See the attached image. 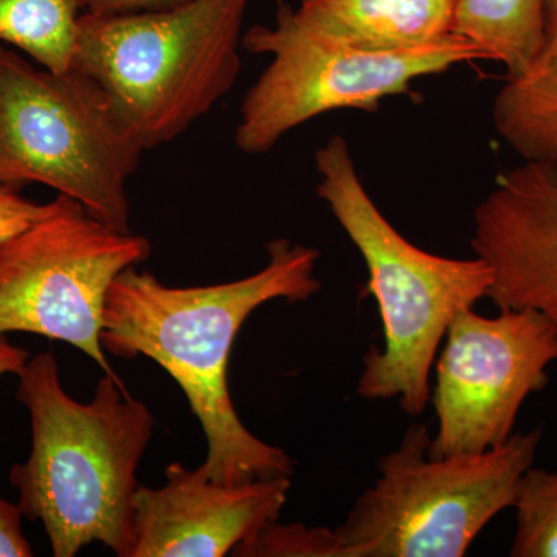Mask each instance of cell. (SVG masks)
I'll return each instance as SVG.
<instances>
[{
    "label": "cell",
    "instance_id": "cell-3",
    "mask_svg": "<svg viewBox=\"0 0 557 557\" xmlns=\"http://www.w3.org/2000/svg\"><path fill=\"white\" fill-rule=\"evenodd\" d=\"M314 164L318 196L364 259L383 322V348L366 355L357 394L369 401L397 398L408 416H420L450 322L487 298L493 273L478 256L445 258L406 239L369 196L343 135L317 150Z\"/></svg>",
    "mask_w": 557,
    "mask_h": 557
},
{
    "label": "cell",
    "instance_id": "cell-14",
    "mask_svg": "<svg viewBox=\"0 0 557 557\" xmlns=\"http://www.w3.org/2000/svg\"><path fill=\"white\" fill-rule=\"evenodd\" d=\"M545 7L547 0H456L454 33L515 73L541 46Z\"/></svg>",
    "mask_w": 557,
    "mask_h": 557
},
{
    "label": "cell",
    "instance_id": "cell-18",
    "mask_svg": "<svg viewBox=\"0 0 557 557\" xmlns=\"http://www.w3.org/2000/svg\"><path fill=\"white\" fill-rule=\"evenodd\" d=\"M20 505L0 497V557H30L35 555L22 531Z\"/></svg>",
    "mask_w": 557,
    "mask_h": 557
},
{
    "label": "cell",
    "instance_id": "cell-19",
    "mask_svg": "<svg viewBox=\"0 0 557 557\" xmlns=\"http://www.w3.org/2000/svg\"><path fill=\"white\" fill-rule=\"evenodd\" d=\"M188 0H79L83 11L90 13H132V11L163 10Z\"/></svg>",
    "mask_w": 557,
    "mask_h": 557
},
{
    "label": "cell",
    "instance_id": "cell-5",
    "mask_svg": "<svg viewBox=\"0 0 557 557\" xmlns=\"http://www.w3.org/2000/svg\"><path fill=\"white\" fill-rule=\"evenodd\" d=\"M145 150L97 81L42 67L0 42V185L40 183L131 231L127 183Z\"/></svg>",
    "mask_w": 557,
    "mask_h": 557
},
{
    "label": "cell",
    "instance_id": "cell-8",
    "mask_svg": "<svg viewBox=\"0 0 557 557\" xmlns=\"http://www.w3.org/2000/svg\"><path fill=\"white\" fill-rule=\"evenodd\" d=\"M57 199L50 214L0 244V332L62 341L119 379L101 343L106 299L119 274L149 258V240Z\"/></svg>",
    "mask_w": 557,
    "mask_h": 557
},
{
    "label": "cell",
    "instance_id": "cell-1",
    "mask_svg": "<svg viewBox=\"0 0 557 557\" xmlns=\"http://www.w3.org/2000/svg\"><path fill=\"white\" fill-rule=\"evenodd\" d=\"M269 262L239 281L207 287H168L135 267L110 285L101 343L119 358L156 361L177 381L207 437L200 471L220 483L292 478L284 449L252 435L228 388L230 355L249 314L271 300L304 302L321 289L318 249L277 239Z\"/></svg>",
    "mask_w": 557,
    "mask_h": 557
},
{
    "label": "cell",
    "instance_id": "cell-2",
    "mask_svg": "<svg viewBox=\"0 0 557 557\" xmlns=\"http://www.w3.org/2000/svg\"><path fill=\"white\" fill-rule=\"evenodd\" d=\"M17 399L32 421L30 456L10 471L24 518L42 523L53 556L101 542L132 557L137 469L153 431L148 406L108 373L90 403L76 401L51 351L28 359Z\"/></svg>",
    "mask_w": 557,
    "mask_h": 557
},
{
    "label": "cell",
    "instance_id": "cell-20",
    "mask_svg": "<svg viewBox=\"0 0 557 557\" xmlns=\"http://www.w3.org/2000/svg\"><path fill=\"white\" fill-rule=\"evenodd\" d=\"M30 354L24 348L13 346L7 333L0 332V379L3 375H17L24 370Z\"/></svg>",
    "mask_w": 557,
    "mask_h": 557
},
{
    "label": "cell",
    "instance_id": "cell-6",
    "mask_svg": "<svg viewBox=\"0 0 557 557\" xmlns=\"http://www.w3.org/2000/svg\"><path fill=\"white\" fill-rule=\"evenodd\" d=\"M426 424H410L379 461V479L333 528L336 557H461L487 523L512 507L536 460L542 429L512 434L475 456H429Z\"/></svg>",
    "mask_w": 557,
    "mask_h": 557
},
{
    "label": "cell",
    "instance_id": "cell-16",
    "mask_svg": "<svg viewBox=\"0 0 557 557\" xmlns=\"http://www.w3.org/2000/svg\"><path fill=\"white\" fill-rule=\"evenodd\" d=\"M509 556L557 557V471L528 468L516 486Z\"/></svg>",
    "mask_w": 557,
    "mask_h": 557
},
{
    "label": "cell",
    "instance_id": "cell-10",
    "mask_svg": "<svg viewBox=\"0 0 557 557\" xmlns=\"http://www.w3.org/2000/svg\"><path fill=\"white\" fill-rule=\"evenodd\" d=\"M472 225L471 248L493 273L487 299L557 330V164L522 161L498 175Z\"/></svg>",
    "mask_w": 557,
    "mask_h": 557
},
{
    "label": "cell",
    "instance_id": "cell-11",
    "mask_svg": "<svg viewBox=\"0 0 557 557\" xmlns=\"http://www.w3.org/2000/svg\"><path fill=\"white\" fill-rule=\"evenodd\" d=\"M164 474L163 486L135 494L132 557L226 556L278 520L292 487L289 478L228 485L180 463Z\"/></svg>",
    "mask_w": 557,
    "mask_h": 557
},
{
    "label": "cell",
    "instance_id": "cell-7",
    "mask_svg": "<svg viewBox=\"0 0 557 557\" xmlns=\"http://www.w3.org/2000/svg\"><path fill=\"white\" fill-rule=\"evenodd\" d=\"M242 49L271 57L242 101L234 143L247 156L270 152L288 132L324 113L373 112L384 98L406 94L417 79L463 62L490 61L457 33L413 49H358L318 30L288 3L278 5L273 25L245 32Z\"/></svg>",
    "mask_w": 557,
    "mask_h": 557
},
{
    "label": "cell",
    "instance_id": "cell-15",
    "mask_svg": "<svg viewBox=\"0 0 557 557\" xmlns=\"http://www.w3.org/2000/svg\"><path fill=\"white\" fill-rule=\"evenodd\" d=\"M79 0H0V42L42 67H72Z\"/></svg>",
    "mask_w": 557,
    "mask_h": 557
},
{
    "label": "cell",
    "instance_id": "cell-4",
    "mask_svg": "<svg viewBox=\"0 0 557 557\" xmlns=\"http://www.w3.org/2000/svg\"><path fill=\"white\" fill-rule=\"evenodd\" d=\"M249 0H188L132 13L83 11L72 67L108 91L146 150L174 141L239 79Z\"/></svg>",
    "mask_w": 557,
    "mask_h": 557
},
{
    "label": "cell",
    "instance_id": "cell-17",
    "mask_svg": "<svg viewBox=\"0 0 557 557\" xmlns=\"http://www.w3.org/2000/svg\"><path fill=\"white\" fill-rule=\"evenodd\" d=\"M57 203L58 199L49 203H36L22 197L20 190L0 185V244L46 218L57 208Z\"/></svg>",
    "mask_w": 557,
    "mask_h": 557
},
{
    "label": "cell",
    "instance_id": "cell-13",
    "mask_svg": "<svg viewBox=\"0 0 557 557\" xmlns=\"http://www.w3.org/2000/svg\"><path fill=\"white\" fill-rule=\"evenodd\" d=\"M491 116L498 137L522 161L557 164V0H547L541 46L508 73Z\"/></svg>",
    "mask_w": 557,
    "mask_h": 557
},
{
    "label": "cell",
    "instance_id": "cell-9",
    "mask_svg": "<svg viewBox=\"0 0 557 557\" xmlns=\"http://www.w3.org/2000/svg\"><path fill=\"white\" fill-rule=\"evenodd\" d=\"M435 366L431 399L438 428L429 456H475L498 448L512 434L531 394L548 384L557 359V330L533 310L474 309L450 322Z\"/></svg>",
    "mask_w": 557,
    "mask_h": 557
},
{
    "label": "cell",
    "instance_id": "cell-12",
    "mask_svg": "<svg viewBox=\"0 0 557 557\" xmlns=\"http://www.w3.org/2000/svg\"><path fill=\"white\" fill-rule=\"evenodd\" d=\"M330 38L364 50H406L454 33L456 0H300Z\"/></svg>",
    "mask_w": 557,
    "mask_h": 557
}]
</instances>
